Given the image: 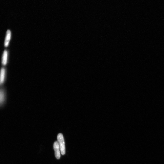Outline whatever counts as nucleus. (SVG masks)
<instances>
[{"instance_id": "obj_1", "label": "nucleus", "mask_w": 164, "mask_h": 164, "mask_svg": "<svg viewBox=\"0 0 164 164\" xmlns=\"http://www.w3.org/2000/svg\"><path fill=\"white\" fill-rule=\"evenodd\" d=\"M57 139L60 146L61 154L64 155L66 153V148L65 140L63 135L61 133L59 134L57 136Z\"/></svg>"}, {"instance_id": "obj_2", "label": "nucleus", "mask_w": 164, "mask_h": 164, "mask_svg": "<svg viewBox=\"0 0 164 164\" xmlns=\"http://www.w3.org/2000/svg\"><path fill=\"white\" fill-rule=\"evenodd\" d=\"M53 148L55 151V154L56 158L59 159L60 157V149L57 141L54 142L53 145Z\"/></svg>"}, {"instance_id": "obj_3", "label": "nucleus", "mask_w": 164, "mask_h": 164, "mask_svg": "<svg viewBox=\"0 0 164 164\" xmlns=\"http://www.w3.org/2000/svg\"><path fill=\"white\" fill-rule=\"evenodd\" d=\"M6 75V69L4 68H3L0 71V86H2L4 83Z\"/></svg>"}, {"instance_id": "obj_4", "label": "nucleus", "mask_w": 164, "mask_h": 164, "mask_svg": "<svg viewBox=\"0 0 164 164\" xmlns=\"http://www.w3.org/2000/svg\"><path fill=\"white\" fill-rule=\"evenodd\" d=\"M6 93L4 89H0V106L4 105L6 100Z\"/></svg>"}, {"instance_id": "obj_5", "label": "nucleus", "mask_w": 164, "mask_h": 164, "mask_svg": "<svg viewBox=\"0 0 164 164\" xmlns=\"http://www.w3.org/2000/svg\"><path fill=\"white\" fill-rule=\"evenodd\" d=\"M11 31L10 30H8L6 32L4 42V46L6 47H7L9 46L11 39Z\"/></svg>"}, {"instance_id": "obj_6", "label": "nucleus", "mask_w": 164, "mask_h": 164, "mask_svg": "<svg viewBox=\"0 0 164 164\" xmlns=\"http://www.w3.org/2000/svg\"><path fill=\"white\" fill-rule=\"evenodd\" d=\"M8 59V52L5 50L3 53L2 58V64L3 66H6L7 63Z\"/></svg>"}]
</instances>
